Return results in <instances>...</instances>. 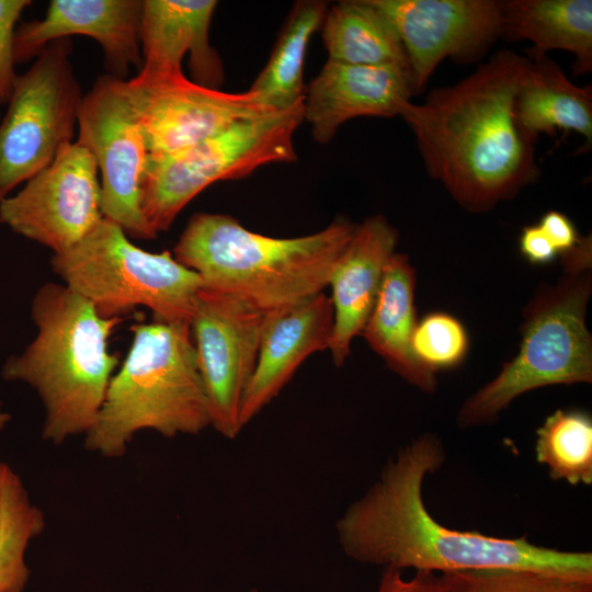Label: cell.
<instances>
[{"label":"cell","instance_id":"obj_31","mask_svg":"<svg viewBox=\"0 0 592 592\" xmlns=\"http://www.w3.org/2000/svg\"><path fill=\"white\" fill-rule=\"evenodd\" d=\"M437 573L415 571L412 578H405L403 571L385 567L382 571L376 592H434Z\"/></svg>","mask_w":592,"mask_h":592},{"label":"cell","instance_id":"obj_2","mask_svg":"<svg viewBox=\"0 0 592 592\" xmlns=\"http://www.w3.org/2000/svg\"><path fill=\"white\" fill-rule=\"evenodd\" d=\"M526 62L527 56L499 50L457 83L400 109L428 174L470 213L515 197L540 174L535 145L513 115Z\"/></svg>","mask_w":592,"mask_h":592},{"label":"cell","instance_id":"obj_32","mask_svg":"<svg viewBox=\"0 0 592 592\" xmlns=\"http://www.w3.org/2000/svg\"><path fill=\"white\" fill-rule=\"evenodd\" d=\"M519 247L523 257L532 264H548L559 257L538 224L523 227Z\"/></svg>","mask_w":592,"mask_h":592},{"label":"cell","instance_id":"obj_6","mask_svg":"<svg viewBox=\"0 0 592 592\" xmlns=\"http://www.w3.org/2000/svg\"><path fill=\"white\" fill-rule=\"evenodd\" d=\"M563 273L526 305L517 354L469 396L456 421L463 429L493 422L521 395L551 385L592 382V338L585 323L592 293V240L560 257Z\"/></svg>","mask_w":592,"mask_h":592},{"label":"cell","instance_id":"obj_22","mask_svg":"<svg viewBox=\"0 0 592 592\" xmlns=\"http://www.w3.org/2000/svg\"><path fill=\"white\" fill-rule=\"evenodd\" d=\"M500 37L530 41L531 55L571 53L574 76L592 70L591 0H508L502 2Z\"/></svg>","mask_w":592,"mask_h":592},{"label":"cell","instance_id":"obj_34","mask_svg":"<svg viewBox=\"0 0 592 592\" xmlns=\"http://www.w3.org/2000/svg\"><path fill=\"white\" fill-rule=\"evenodd\" d=\"M7 467H8V464L0 460V499H1L2 481H3V477H4V473L7 470Z\"/></svg>","mask_w":592,"mask_h":592},{"label":"cell","instance_id":"obj_21","mask_svg":"<svg viewBox=\"0 0 592 592\" xmlns=\"http://www.w3.org/2000/svg\"><path fill=\"white\" fill-rule=\"evenodd\" d=\"M414 287L415 272L408 257L395 252L361 334L391 371L419 389L434 392L436 376L418 362L411 345L418 323Z\"/></svg>","mask_w":592,"mask_h":592},{"label":"cell","instance_id":"obj_29","mask_svg":"<svg viewBox=\"0 0 592 592\" xmlns=\"http://www.w3.org/2000/svg\"><path fill=\"white\" fill-rule=\"evenodd\" d=\"M30 0H0V105L8 104L18 77L14 59V35L21 13Z\"/></svg>","mask_w":592,"mask_h":592},{"label":"cell","instance_id":"obj_33","mask_svg":"<svg viewBox=\"0 0 592 592\" xmlns=\"http://www.w3.org/2000/svg\"><path fill=\"white\" fill-rule=\"evenodd\" d=\"M11 419V415L2 410L1 406H0V431H2L4 429V426L9 423Z\"/></svg>","mask_w":592,"mask_h":592},{"label":"cell","instance_id":"obj_9","mask_svg":"<svg viewBox=\"0 0 592 592\" xmlns=\"http://www.w3.org/2000/svg\"><path fill=\"white\" fill-rule=\"evenodd\" d=\"M69 38L50 42L18 75L0 122V202L73 143L83 94Z\"/></svg>","mask_w":592,"mask_h":592},{"label":"cell","instance_id":"obj_25","mask_svg":"<svg viewBox=\"0 0 592 592\" xmlns=\"http://www.w3.org/2000/svg\"><path fill=\"white\" fill-rule=\"evenodd\" d=\"M45 524L43 511L8 465L0 499V592H24L31 576L26 550Z\"/></svg>","mask_w":592,"mask_h":592},{"label":"cell","instance_id":"obj_12","mask_svg":"<svg viewBox=\"0 0 592 592\" xmlns=\"http://www.w3.org/2000/svg\"><path fill=\"white\" fill-rule=\"evenodd\" d=\"M276 316L226 293L202 287L190 322L205 387L210 426L226 439L242 430V399L264 332Z\"/></svg>","mask_w":592,"mask_h":592},{"label":"cell","instance_id":"obj_14","mask_svg":"<svg viewBox=\"0 0 592 592\" xmlns=\"http://www.w3.org/2000/svg\"><path fill=\"white\" fill-rule=\"evenodd\" d=\"M403 45L413 95L446 58L473 62L500 37L499 0H371Z\"/></svg>","mask_w":592,"mask_h":592},{"label":"cell","instance_id":"obj_17","mask_svg":"<svg viewBox=\"0 0 592 592\" xmlns=\"http://www.w3.org/2000/svg\"><path fill=\"white\" fill-rule=\"evenodd\" d=\"M397 242V230L383 215L367 217L356 226L332 267L328 286L334 322L328 350L335 366L345 362L353 339L369 318Z\"/></svg>","mask_w":592,"mask_h":592},{"label":"cell","instance_id":"obj_28","mask_svg":"<svg viewBox=\"0 0 592 592\" xmlns=\"http://www.w3.org/2000/svg\"><path fill=\"white\" fill-rule=\"evenodd\" d=\"M411 345L418 362L435 374L463 362L468 337L458 319L445 312H432L417 323Z\"/></svg>","mask_w":592,"mask_h":592},{"label":"cell","instance_id":"obj_4","mask_svg":"<svg viewBox=\"0 0 592 592\" xmlns=\"http://www.w3.org/2000/svg\"><path fill=\"white\" fill-rule=\"evenodd\" d=\"M31 317L36 335L5 361L1 374L37 392L45 410L42 437L60 445L84 435L96 419L119 363L109 338L123 318H103L87 299L53 282L35 293Z\"/></svg>","mask_w":592,"mask_h":592},{"label":"cell","instance_id":"obj_18","mask_svg":"<svg viewBox=\"0 0 592 592\" xmlns=\"http://www.w3.org/2000/svg\"><path fill=\"white\" fill-rule=\"evenodd\" d=\"M333 322L332 301L323 292L272 319L242 399V429L278 396L307 357L329 349Z\"/></svg>","mask_w":592,"mask_h":592},{"label":"cell","instance_id":"obj_8","mask_svg":"<svg viewBox=\"0 0 592 592\" xmlns=\"http://www.w3.org/2000/svg\"><path fill=\"white\" fill-rule=\"evenodd\" d=\"M304 121L303 101L289 109L234 123L183 150L147 156L140 209L150 229L167 231L180 212L218 181L237 180L271 163L297 160L293 136Z\"/></svg>","mask_w":592,"mask_h":592},{"label":"cell","instance_id":"obj_20","mask_svg":"<svg viewBox=\"0 0 592 592\" xmlns=\"http://www.w3.org/2000/svg\"><path fill=\"white\" fill-rule=\"evenodd\" d=\"M522 136L536 145L540 134L555 137L558 130L574 132L592 145V86L572 83L562 68L547 55L527 56L513 104Z\"/></svg>","mask_w":592,"mask_h":592},{"label":"cell","instance_id":"obj_11","mask_svg":"<svg viewBox=\"0 0 592 592\" xmlns=\"http://www.w3.org/2000/svg\"><path fill=\"white\" fill-rule=\"evenodd\" d=\"M124 81L100 76L83 94L75 141L94 157L101 172L103 218L118 225L134 239L157 235L140 209V185L148 151Z\"/></svg>","mask_w":592,"mask_h":592},{"label":"cell","instance_id":"obj_5","mask_svg":"<svg viewBox=\"0 0 592 592\" xmlns=\"http://www.w3.org/2000/svg\"><path fill=\"white\" fill-rule=\"evenodd\" d=\"M132 343L109 384L87 449L122 457L145 430L166 437L196 435L210 426L208 400L190 323H137Z\"/></svg>","mask_w":592,"mask_h":592},{"label":"cell","instance_id":"obj_30","mask_svg":"<svg viewBox=\"0 0 592 592\" xmlns=\"http://www.w3.org/2000/svg\"><path fill=\"white\" fill-rule=\"evenodd\" d=\"M538 225L559 257L572 250L581 238L572 220L561 212L549 210L545 213Z\"/></svg>","mask_w":592,"mask_h":592},{"label":"cell","instance_id":"obj_15","mask_svg":"<svg viewBox=\"0 0 592 592\" xmlns=\"http://www.w3.org/2000/svg\"><path fill=\"white\" fill-rule=\"evenodd\" d=\"M141 0H52L41 20L16 26L15 62L37 56L50 42L86 35L104 52L107 73L126 80L132 68L143 67Z\"/></svg>","mask_w":592,"mask_h":592},{"label":"cell","instance_id":"obj_27","mask_svg":"<svg viewBox=\"0 0 592 592\" xmlns=\"http://www.w3.org/2000/svg\"><path fill=\"white\" fill-rule=\"evenodd\" d=\"M434 592H592V582L526 570H465L437 573Z\"/></svg>","mask_w":592,"mask_h":592},{"label":"cell","instance_id":"obj_19","mask_svg":"<svg viewBox=\"0 0 592 592\" xmlns=\"http://www.w3.org/2000/svg\"><path fill=\"white\" fill-rule=\"evenodd\" d=\"M217 1L145 0L141 14L143 65L182 69L189 53L192 81L218 89L223 64L209 43V26Z\"/></svg>","mask_w":592,"mask_h":592},{"label":"cell","instance_id":"obj_24","mask_svg":"<svg viewBox=\"0 0 592 592\" xmlns=\"http://www.w3.org/2000/svg\"><path fill=\"white\" fill-rule=\"evenodd\" d=\"M323 1H299L291 11L270 58L250 90L274 110L292 107L304 100L303 72L308 43L328 11Z\"/></svg>","mask_w":592,"mask_h":592},{"label":"cell","instance_id":"obj_13","mask_svg":"<svg viewBox=\"0 0 592 592\" xmlns=\"http://www.w3.org/2000/svg\"><path fill=\"white\" fill-rule=\"evenodd\" d=\"M93 155L73 141L54 161L0 202V223L14 234L64 252L102 219L101 185Z\"/></svg>","mask_w":592,"mask_h":592},{"label":"cell","instance_id":"obj_16","mask_svg":"<svg viewBox=\"0 0 592 592\" xmlns=\"http://www.w3.org/2000/svg\"><path fill=\"white\" fill-rule=\"evenodd\" d=\"M412 95L410 75L400 67L328 59L305 92L304 121L310 125L314 139L327 144L352 118L399 116Z\"/></svg>","mask_w":592,"mask_h":592},{"label":"cell","instance_id":"obj_35","mask_svg":"<svg viewBox=\"0 0 592 592\" xmlns=\"http://www.w3.org/2000/svg\"><path fill=\"white\" fill-rule=\"evenodd\" d=\"M247 592H260L258 589H250L249 591Z\"/></svg>","mask_w":592,"mask_h":592},{"label":"cell","instance_id":"obj_26","mask_svg":"<svg viewBox=\"0 0 592 592\" xmlns=\"http://www.w3.org/2000/svg\"><path fill=\"white\" fill-rule=\"evenodd\" d=\"M535 457L550 479L592 483V419L582 410L558 409L536 430Z\"/></svg>","mask_w":592,"mask_h":592},{"label":"cell","instance_id":"obj_7","mask_svg":"<svg viewBox=\"0 0 592 592\" xmlns=\"http://www.w3.org/2000/svg\"><path fill=\"white\" fill-rule=\"evenodd\" d=\"M50 264L103 318H123L146 307L153 321L190 323L203 287L200 275L170 251L153 253L135 246L105 218L77 244L53 254Z\"/></svg>","mask_w":592,"mask_h":592},{"label":"cell","instance_id":"obj_23","mask_svg":"<svg viewBox=\"0 0 592 592\" xmlns=\"http://www.w3.org/2000/svg\"><path fill=\"white\" fill-rule=\"evenodd\" d=\"M321 31L329 60L360 66H397L410 75L395 26L371 0H346L332 5L326 13Z\"/></svg>","mask_w":592,"mask_h":592},{"label":"cell","instance_id":"obj_3","mask_svg":"<svg viewBox=\"0 0 592 592\" xmlns=\"http://www.w3.org/2000/svg\"><path fill=\"white\" fill-rule=\"evenodd\" d=\"M356 226L339 216L317 232L274 238L226 214L196 213L172 254L200 275L204 287L277 316L323 292Z\"/></svg>","mask_w":592,"mask_h":592},{"label":"cell","instance_id":"obj_1","mask_svg":"<svg viewBox=\"0 0 592 592\" xmlns=\"http://www.w3.org/2000/svg\"><path fill=\"white\" fill-rule=\"evenodd\" d=\"M445 457L441 440L431 433L400 447L335 523L343 553L361 563L402 571L526 570L592 582L590 551L536 545L526 535L501 538L457 531L437 522L424 503L423 485Z\"/></svg>","mask_w":592,"mask_h":592},{"label":"cell","instance_id":"obj_10","mask_svg":"<svg viewBox=\"0 0 592 592\" xmlns=\"http://www.w3.org/2000/svg\"><path fill=\"white\" fill-rule=\"evenodd\" d=\"M149 155L172 153L234 123L277 111L258 93H231L189 80L182 69L143 65L124 81Z\"/></svg>","mask_w":592,"mask_h":592}]
</instances>
